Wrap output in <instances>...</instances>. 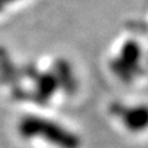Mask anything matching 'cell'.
Here are the masks:
<instances>
[{"label":"cell","instance_id":"obj_7","mask_svg":"<svg viewBox=\"0 0 148 148\" xmlns=\"http://www.w3.org/2000/svg\"><path fill=\"white\" fill-rule=\"evenodd\" d=\"M0 1H1L4 5H8V4H12V3H15V1H18V0H0Z\"/></svg>","mask_w":148,"mask_h":148},{"label":"cell","instance_id":"obj_4","mask_svg":"<svg viewBox=\"0 0 148 148\" xmlns=\"http://www.w3.org/2000/svg\"><path fill=\"white\" fill-rule=\"evenodd\" d=\"M31 82L34 83V89L30 90V101L40 105H46L56 91L59 90L57 80L51 69L38 71Z\"/></svg>","mask_w":148,"mask_h":148},{"label":"cell","instance_id":"obj_6","mask_svg":"<svg viewBox=\"0 0 148 148\" xmlns=\"http://www.w3.org/2000/svg\"><path fill=\"white\" fill-rule=\"evenodd\" d=\"M20 67H17L12 61L10 53L3 46H0V83L4 85L16 88L21 83Z\"/></svg>","mask_w":148,"mask_h":148},{"label":"cell","instance_id":"obj_1","mask_svg":"<svg viewBox=\"0 0 148 148\" xmlns=\"http://www.w3.org/2000/svg\"><path fill=\"white\" fill-rule=\"evenodd\" d=\"M17 132L24 140H43L57 148H80V137L66 126L37 115H26L17 123Z\"/></svg>","mask_w":148,"mask_h":148},{"label":"cell","instance_id":"obj_3","mask_svg":"<svg viewBox=\"0 0 148 148\" xmlns=\"http://www.w3.org/2000/svg\"><path fill=\"white\" fill-rule=\"evenodd\" d=\"M109 111L130 132L141 133L148 130V104L127 105L121 101H114Z\"/></svg>","mask_w":148,"mask_h":148},{"label":"cell","instance_id":"obj_5","mask_svg":"<svg viewBox=\"0 0 148 148\" xmlns=\"http://www.w3.org/2000/svg\"><path fill=\"white\" fill-rule=\"evenodd\" d=\"M53 75L57 80L59 90L64 91L68 95H73L78 89V79L75 72L72 67L71 62L66 58H57L52 64Z\"/></svg>","mask_w":148,"mask_h":148},{"label":"cell","instance_id":"obj_8","mask_svg":"<svg viewBox=\"0 0 148 148\" xmlns=\"http://www.w3.org/2000/svg\"><path fill=\"white\" fill-rule=\"evenodd\" d=\"M4 9H5V5H4V4H3L1 1H0V12H1V11L4 10Z\"/></svg>","mask_w":148,"mask_h":148},{"label":"cell","instance_id":"obj_2","mask_svg":"<svg viewBox=\"0 0 148 148\" xmlns=\"http://www.w3.org/2000/svg\"><path fill=\"white\" fill-rule=\"evenodd\" d=\"M142 47L136 40H127L119 54L110 62L112 73L123 83H132L142 72Z\"/></svg>","mask_w":148,"mask_h":148}]
</instances>
